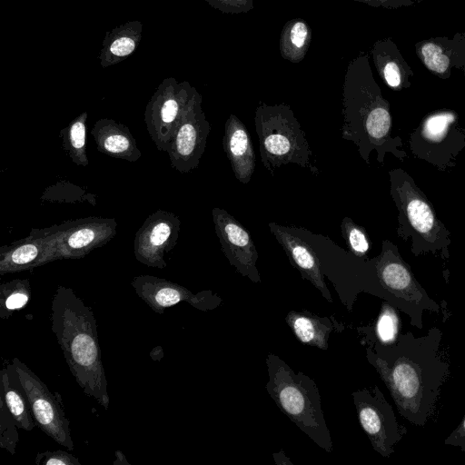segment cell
Wrapping results in <instances>:
<instances>
[{"label": "cell", "instance_id": "cell-1", "mask_svg": "<svg viewBox=\"0 0 465 465\" xmlns=\"http://www.w3.org/2000/svg\"><path fill=\"white\" fill-rule=\"evenodd\" d=\"M443 333L436 326L425 335L400 333L396 341L366 348V358L385 383L399 414L422 427L434 414L450 362L440 349Z\"/></svg>", "mask_w": 465, "mask_h": 465}, {"label": "cell", "instance_id": "cell-2", "mask_svg": "<svg viewBox=\"0 0 465 465\" xmlns=\"http://www.w3.org/2000/svg\"><path fill=\"white\" fill-rule=\"evenodd\" d=\"M51 330L83 391L104 409L110 399L93 310L73 289L59 286L51 303Z\"/></svg>", "mask_w": 465, "mask_h": 465}, {"label": "cell", "instance_id": "cell-3", "mask_svg": "<svg viewBox=\"0 0 465 465\" xmlns=\"http://www.w3.org/2000/svg\"><path fill=\"white\" fill-rule=\"evenodd\" d=\"M342 115V138L357 146L367 163L372 150L382 163L384 153L391 151L392 144L391 116L390 104L373 77L368 54L357 56L348 65L343 83Z\"/></svg>", "mask_w": 465, "mask_h": 465}, {"label": "cell", "instance_id": "cell-4", "mask_svg": "<svg viewBox=\"0 0 465 465\" xmlns=\"http://www.w3.org/2000/svg\"><path fill=\"white\" fill-rule=\"evenodd\" d=\"M265 362L269 377L266 391L278 408L315 444L331 452L332 440L316 383L303 372H295L273 353L267 354Z\"/></svg>", "mask_w": 465, "mask_h": 465}, {"label": "cell", "instance_id": "cell-5", "mask_svg": "<svg viewBox=\"0 0 465 465\" xmlns=\"http://www.w3.org/2000/svg\"><path fill=\"white\" fill-rule=\"evenodd\" d=\"M254 124L262 165L270 173L286 164H297L318 174L311 163L312 152L291 107L284 104L257 106Z\"/></svg>", "mask_w": 465, "mask_h": 465}, {"label": "cell", "instance_id": "cell-6", "mask_svg": "<svg viewBox=\"0 0 465 465\" xmlns=\"http://www.w3.org/2000/svg\"><path fill=\"white\" fill-rule=\"evenodd\" d=\"M372 263L380 285L390 297V303L409 316L411 325L422 329L424 311L440 312V305L429 296L391 242H382L381 252Z\"/></svg>", "mask_w": 465, "mask_h": 465}, {"label": "cell", "instance_id": "cell-7", "mask_svg": "<svg viewBox=\"0 0 465 465\" xmlns=\"http://www.w3.org/2000/svg\"><path fill=\"white\" fill-rule=\"evenodd\" d=\"M12 365L28 399L36 425L55 442L73 450L74 445L69 420L63 409L60 395L53 394L45 383L19 359L14 358Z\"/></svg>", "mask_w": 465, "mask_h": 465}, {"label": "cell", "instance_id": "cell-8", "mask_svg": "<svg viewBox=\"0 0 465 465\" xmlns=\"http://www.w3.org/2000/svg\"><path fill=\"white\" fill-rule=\"evenodd\" d=\"M359 422L374 450L384 458L394 452V446L406 433L391 405L377 385L358 390L351 394Z\"/></svg>", "mask_w": 465, "mask_h": 465}, {"label": "cell", "instance_id": "cell-9", "mask_svg": "<svg viewBox=\"0 0 465 465\" xmlns=\"http://www.w3.org/2000/svg\"><path fill=\"white\" fill-rule=\"evenodd\" d=\"M402 170L390 172L391 181V195L399 210L404 213L411 229L425 242V250H438L443 247L445 233L444 225L438 220L436 213L411 177Z\"/></svg>", "mask_w": 465, "mask_h": 465}, {"label": "cell", "instance_id": "cell-10", "mask_svg": "<svg viewBox=\"0 0 465 465\" xmlns=\"http://www.w3.org/2000/svg\"><path fill=\"white\" fill-rule=\"evenodd\" d=\"M210 130V124L202 109V97L196 93L179 122L166 151L173 169L183 173L198 167Z\"/></svg>", "mask_w": 465, "mask_h": 465}, {"label": "cell", "instance_id": "cell-11", "mask_svg": "<svg viewBox=\"0 0 465 465\" xmlns=\"http://www.w3.org/2000/svg\"><path fill=\"white\" fill-rule=\"evenodd\" d=\"M197 92L188 84L163 86L144 112L146 130L159 151L166 152L185 110Z\"/></svg>", "mask_w": 465, "mask_h": 465}, {"label": "cell", "instance_id": "cell-12", "mask_svg": "<svg viewBox=\"0 0 465 465\" xmlns=\"http://www.w3.org/2000/svg\"><path fill=\"white\" fill-rule=\"evenodd\" d=\"M117 233L114 218L91 216L57 224V260L80 259L108 243Z\"/></svg>", "mask_w": 465, "mask_h": 465}, {"label": "cell", "instance_id": "cell-13", "mask_svg": "<svg viewBox=\"0 0 465 465\" xmlns=\"http://www.w3.org/2000/svg\"><path fill=\"white\" fill-rule=\"evenodd\" d=\"M180 230L181 221L175 213L163 210L151 213L135 233L136 260L149 267L165 268L164 254L176 245Z\"/></svg>", "mask_w": 465, "mask_h": 465}, {"label": "cell", "instance_id": "cell-14", "mask_svg": "<svg viewBox=\"0 0 465 465\" xmlns=\"http://www.w3.org/2000/svg\"><path fill=\"white\" fill-rule=\"evenodd\" d=\"M214 230L222 252L230 264L242 276L254 283L261 282L257 268L258 252L250 232L225 210H212Z\"/></svg>", "mask_w": 465, "mask_h": 465}, {"label": "cell", "instance_id": "cell-15", "mask_svg": "<svg viewBox=\"0 0 465 465\" xmlns=\"http://www.w3.org/2000/svg\"><path fill=\"white\" fill-rule=\"evenodd\" d=\"M136 294L155 312L163 313L165 309L181 302L207 312L221 306L222 298L211 290L196 294L187 288L169 280L153 275H138L131 282Z\"/></svg>", "mask_w": 465, "mask_h": 465}, {"label": "cell", "instance_id": "cell-16", "mask_svg": "<svg viewBox=\"0 0 465 465\" xmlns=\"http://www.w3.org/2000/svg\"><path fill=\"white\" fill-rule=\"evenodd\" d=\"M57 224L33 228L29 235L0 248V275L45 265L57 260Z\"/></svg>", "mask_w": 465, "mask_h": 465}, {"label": "cell", "instance_id": "cell-17", "mask_svg": "<svg viewBox=\"0 0 465 465\" xmlns=\"http://www.w3.org/2000/svg\"><path fill=\"white\" fill-rule=\"evenodd\" d=\"M268 226L291 264L298 270L303 279L319 290L329 302H332L331 294L321 271L320 261L311 246L289 227L272 222L269 223Z\"/></svg>", "mask_w": 465, "mask_h": 465}, {"label": "cell", "instance_id": "cell-18", "mask_svg": "<svg viewBox=\"0 0 465 465\" xmlns=\"http://www.w3.org/2000/svg\"><path fill=\"white\" fill-rule=\"evenodd\" d=\"M223 147L235 178L248 183L255 170V153L245 124L232 114L225 122Z\"/></svg>", "mask_w": 465, "mask_h": 465}, {"label": "cell", "instance_id": "cell-19", "mask_svg": "<svg viewBox=\"0 0 465 465\" xmlns=\"http://www.w3.org/2000/svg\"><path fill=\"white\" fill-rule=\"evenodd\" d=\"M91 134L97 150L108 156L136 162L142 156L129 128L114 119L102 118L94 124Z\"/></svg>", "mask_w": 465, "mask_h": 465}, {"label": "cell", "instance_id": "cell-20", "mask_svg": "<svg viewBox=\"0 0 465 465\" xmlns=\"http://www.w3.org/2000/svg\"><path fill=\"white\" fill-rule=\"evenodd\" d=\"M371 54L379 75L390 88L400 91L410 86L413 71L391 38L375 42Z\"/></svg>", "mask_w": 465, "mask_h": 465}, {"label": "cell", "instance_id": "cell-21", "mask_svg": "<svg viewBox=\"0 0 465 465\" xmlns=\"http://www.w3.org/2000/svg\"><path fill=\"white\" fill-rule=\"evenodd\" d=\"M285 321L302 343L321 350L328 349L329 337L337 328L330 318H322L308 312L291 311Z\"/></svg>", "mask_w": 465, "mask_h": 465}, {"label": "cell", "instance_id": "cell-22", "mask_svg": "<svg viewBox=\"0 0 465 465\" xmlns=\"http://www.w3.org/2000/svg\"><path fill=\"white\" fill-rule=\"evenodd\" d=\"M0 394L17 427L27 431L32 430L36 423L28 399L12 364L1 371Z\"/></svg>", "mask_w": 465, "mask_h": 465}, {"label": "cell", "instance_id": "cell-23", "mask_svg": "<svg viewBox=\"0 0 465 465\" xmlns=\"http://www.w3.org/2000/svg\"><path fill=\"white\" fill-rule=\"evenodd\" d=\"M416 54L423 65L433 74L447 79L454 64L455 52L450 41L445 37H434L418 42Z\"/></svg>", "mask_w": 465, "mask_h": 465}, {"label": "cell", "instance_id": "cell-24", "mask_svg": "<svg viewBox=\"0 0 465 465\" xmlns=\"http://www.w3.org/2000/svg\"><path fill=\"white\" fill-rule=\"evenodd\" d=\"M312 40V30L302 18L289 20L280 35V54L292 63H299L305 57Z\"/></svg>", "mask_w": 465, "mask_h": 465}, {"label": "cell", "instance_id": "cell-25", "mask_svg": "<svg viewBox=\"0 0 465 465\" xmlns=\"http://www.w3.org/2000/svg\"><path fill=\"white\" fill-rule=\"evenodd\" d=\"M87 117V112H84L60 131L64 151L74 163L84 167L89 163L86 151Z\"/></svg>", "mask_w": 465, "mask_h": 465}, {"label": "cell", "instance_id": "cell-26", "mask_svg": "<svg viewBox=\"0 0 465 465\" xmlns=\"http://www.w3.org/2000/svg\"><path fill=\"white\" fill-rule=\"evenodd\" d=\"M31 285L27 279H15L0 285V318L12 314L27 305L31 300Z\"/></svg>", "mask_w": 465, "mask_h": 465}, {"label": "cell", "instance_id": "cell-27", "mask_svg": "<svg viewBox=\"0 0 465 465\" xmlns=\"http://www.w3.org/2000/svg\"><path fill=\"white\" fill-rule=\"evenodd\" d=\"M456 119L457 114L453 111L441 110L430 114L421 124L422 141L429 144L442 143Z\"/></svg>", "mask_w": 465, "mask_h": 465}, {"label": "cell", "instance_id": "cell-28", "mask_svg": "<svg viewBox=\"0 0 465 465\" xmlns=\"http://www.w3.org/2000/svg\"><path fill=\"white\" fill-rule=\"evenodd\" d=\"M400 320L397 308L385 301L375 324L376 341L383 345L394 343L401 333Z\"/></svg>", "mask_w": 465, "mask_h": 465}, {"label": "cell", "instance_id": "cell-29", "mask_svg": "<svg viewBox=\"0 0 465 465\" xmlns=\"http://www.w3.org/2000/svg\"><path fill=\"white\" fill-rule=\"evenodd\" d=\"M341 229L351 252L359 258L365 257L370 250V241L365 229L349 217L342 219Z\"/></svg>", "mask_w": 465, "mask_h": 465}, {"label": "cell", "instance_id": "cell-30", "mask_svg": "<svg viewBox=\"0 0 465 465\" xmlns=\"http://www.w3.org/2000/svg\"><path fill=\"white\" fill-rule=\"evenodd\" d=\"M17 428L3 396L0 394V447L12 455L15 453L19 441Z\"/></svg>", "mask_w": 465, "mask_h": 465}, {"label": "cell", "instance_id": "cell-31", "mask_svg": "<svg viewBox=\"0 0 465 465\" xmlns=\"http://www.w3.org/2000/svg\"><path fill=\"white\" fill-rule=\"evenodd\" d=\"M37 465H81L79 460L64 450H45L37 453L35 457Z\"/></svg>", "mask_w": 465, "mask_h": 465}, {"label": "cell", "instance_id": "cell-32", "mask_svg": "<svg viewBox=\"0 0 465 465\" xmlns=\"http://www.w3.org/2000/svg\"><path fill=\"white\" fill-rule=\"evenodd\" d=\"M213 8L223 14L239 15L253 9L252 0H206Z\"/></svg>", "mask_w": 465, "mask_h": 465}, {"label": "cell", "instance_id": "cell-33", "mask_svg": "<svg viewBox=\"0 0 465 465\" xmlns=\"http://www.w3.org/2000/svg\"><path fill=\"white\" fill-rule=\"evenodd\" d=\"M444 444L459 447L465 451V414L460 424L444 440Z\"/></svg>", "mask_w": 465, "mask_h": 465}, {"label": "cell", "instance_id": "cell-34", "mask_svg": "<svg viewBox=\"0 0 465 465\" xmlns=\"http://www.w3.org/2000/svg\"><path fill=\"white\" fill-rule=\"evenodd\" d=\"M366 4L371 7H381L386 9H399L414 5L416 0H354Z\"/></svg>", "mask_w": 465, "mask_h": 465}, {"label": "cell", "instance_id": "cell-35", "mask_svg": "<svg viewBox=\"0 0 465 465\" xmlns=\"http://www.w3.org/2000/svg\"><path fill=\"white\" fill-rule=\"evenodd\" d=\"M134 47L135 44L133 39L121 37L112 44L110 51L116 56H126L134 50Z\"/></svg>", "mask_w": 465, "mask_h": 465}, {"label": "cell", "instance_id": "cell-36", "mask_svg": "<svg viewBox=\"0 0 465 465\" xmlns=\"http://www.w3.org/2000/svg\"><path fill=\"white\" fill-rule=\"evenodd\" d=\"M115 458V460L113 462L114 465H129V462L122 451L116 450Z\"/></svg>", "mask_w": 465, "mask_h": 465}]
</instances>
